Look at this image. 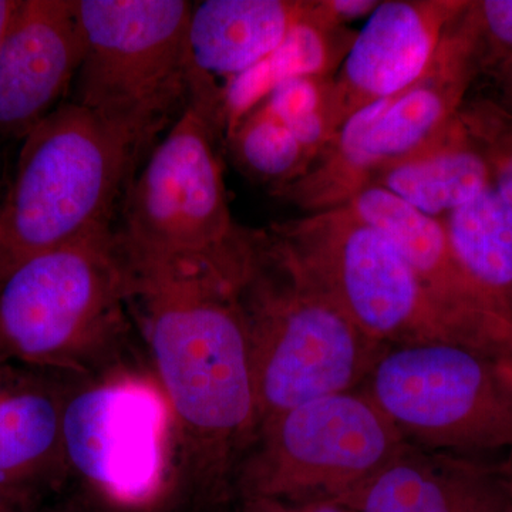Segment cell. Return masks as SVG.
<instances>
[{"instance_id": "cell-17", "label": "cell", "mask_w": 512, "mask_h": 512, "mask_svg": "<svg viewBox=\"0 0 512 512\" xmlns=\"http://www.w3.org/2000/svg\"><path fill=\"white\" fill-rule=\"evenodd\" d=\"M370 185L392 192L429 217L444 220L490 190L491 178L457 113L429 143L383 168Z\"/></svg>"}, {"instance_id": "cell-18", "label": "cell", "mask_w": 512, "mask_h": 512, "mask_svg": "<svg viewBox=\"0 0 512 512\" xmlns=\"http://www.w3.org/2000/svg\"><path fill=\"white\" fill-rule=\"evenodd\" d=\"M357 32L333 28L312 15V0L305 18L284 42L247 72L220 86L224 133L251 113L279 84L303 76H335L355 42Z\"/></svg>"}, {"instance_id": "cell-25", "label": "cell", "mask_w": 512, "mask_h": 512, "mask_svg": "<svg viewBox=\"0 0 512 512\" xmlns=\"http://www.w3.org/2000/svg\"><path fill=\"white\" fill-rule=\"evenodd\" d=\"M380 3V0H312V15L333 28H349L353 20L369 19Z\"/></svg>"}, {"instance_id": "cell-27", "label": "cell", "mask_w": 512, "mask_h": 512, "mask_svg": "<svg viewBox=\"0 0 512 512\" xmlns=\"http://www.w3.org/2000/svg\"><path fill=\"white\" fill-rule=\"evenodd\" d=\"M485 77L493 82L494 94L491 97L503 104L505 109L512 111V60L501 64Z\"/></svg>"}, {"instance_id": "cell-24", "label": "cell", "mask_w": 512, "mask_h": 512, "mask_svg": "<svg viewBox=\"0 0 512 512\" xmlns=\"http://www.w3.org/2000/svg\"><path fill=\"white\" fill-rule=\"evenodd\" d=\"M466 18L481 76L512 60V0H468Z\"/></svg>"}, {"instance_id": "cell-8", "label": "cell", "mask_w": 512, "mask_h": 512, "mask_svg": "<svg viewBox=\"0 0 512 512\" xmlns=\"http://www.w3.org/2000/svg\"><path fill=\"white\" fill-rule=\"evenodd\" d=\"M406 443L362 390L320 397L259 424L239 464L235 501L348 505Z\"/></svg>"}, {"instance_id": "cell-11", "label": "cell", "mask_w": 512, "mask_h": 512, "mask_svg": "<svg viewBox=\"0 0 512 512\" xmlns=\"http://www.w3.org/2000/svg\"><path fill=\"white\" fill-rule=\"evenodd\" d=\"M271 231L369 338L387 348L454 343L406 259L348 208L306 214Z\"/></svg>"}, {"instance_id": "cell-3", "label": "cell", "mask_w": 512, "mask_h": 512, "mask_svg": "<svg viewBox=\"0 0 512 512\" xmlns=\"http://www.w3.org/2000/svg\"><path fill=\"white\" fill-rule=\"evenodd\" d=\"M113 229L43 252L0 282V363L92 376L136 357Z\"/></svg>"}, {"instance_id": "cell-5", "label": "cell", "mask_w": 512, "mask_h": 512, "mask_svg": "<svg viewBox=\"0 0 512 512\" xmlns=\"http://www.w3.org/2000/svg\"><path fill=\"white\" fill-rule=\"evenodd\" d=\"M222 131L218 107L192 99L150 151L114 222L126 264L235 268L244 261L254 231L229 210L217 150Z\"/></svg>"}, {"instance_id": "cell-29", "label": "cell", "mask_w": 512, "mask_h": 512, "mask_svg": "<svg viewBox=\"0 0 512 512\" xmlns=\"http://www.w3.org/2000/svg\"><path fill=\"white\" fill-rule=\"evenodd\" d=\"M19 0H0V50L8 35L10 23L18 8Z\"/></svg>"}, {"instance_id": "cell-2", "label": "cell", "mask_w": 512, "mask_h": 512, "mask_svg": "<svg viewBox=\"0 0 512 512\" xmlns=\"http://www.w3.org/2000/svg\"><path fill=\"white\" fill-rule=\"evenodd\" d=\"M238 298L247 323L258 426L303 403L360 389L389 349L357 328L271 229L255 232Z\"/></svg>"}, {"instance_id": "cell-30", "label": "cell", "mask_w": 512, "mask_h": 512, "mask_svg": "<svg viewBox=\"0 0 512 512\" xmlns=\"http://www.w3.org/2000/svg\"><path fill=\"white\" fill-rule=\"evenodd\" d=\"M0 512H20V511L18 510V508L13 507V505L6 503L5 500H2V498H0Z\"/></svg>"}, {"instance_id": "cell-9", "label": "cell", "mask_w": 512, "mask_h": 512, "mask_svg": "<svg viewBox=\"0 0 512 512\" xmlns=\"http://www.w3.org/2000/svg\"><path fill=\"white\" fill-rule=\"evenodd\" d=\"M413 446L512 454V360L437 342L389 348L360 387Z\"/></svg>"}, {"instance_id": "cell-15", "label": "cell", "mask_w": 512, "mask_h": 512, "mask_svg": "<svg viewBox=\"0 0 512 512\" xmlns=\"http://www.w3.org/2000/svg\"><path fill=\"white\" fill-rule=\"evenodd\" d=\"M468 0H387L357 32L333 77L336 119L396 96L423 76Z\"/></svg>"}, {"instance_id": "cell-28", "label": "cell", "mask_w": 512, "mask_h": 512, "mask_svg": "<svg viewBox=\"0 0 512 512\" xmlns=\"http://www.w3.org/2000/svg\"><path fill=\"white\" fill-rule=\"evenodd\" d=\"M32 512H106L82 494L67 495L62 500L46 503Z\"/></svg>"}, {"instance_id": "cell-1", "label": "cell", "mask_w": 512, "mask_h": 512, "mask_svg": "<svg viewBox=\"0 0 512 512\" xmlns=\"http://www.w3.org/2000/svg\"><path fill=\"white\" fill-rule=\"evenodd\" d=\"M124 268L131 322L173 414L177 505L228 512L239 464L258 430L241 272L210 265Z\"/></svg>"}, {"instance_id": "cell-26", "label": "cell", "mask_w": 512, "mask_h": 512, "mask_svg": "<svg viewBox=\"0 0 512 512\" xmlns=\"http://www.w3.org/2000/svg\"><path fill=\"white\" fill-rule=\"evenodd\" d=\"M229 512H356L336 503H292L271 497L238 498Z\"/></svg>"}, {"instance_id": "cell-6", "label": "cell", "mask_w": 512, "mask_h": 512, "mask_svg": "<svg viewBox=\"0 0 512 512\" xmlns=\"http://www.w3.org/2000/svg\"><path fill=\"white\" fill-rule=\"evenodd\" d=\"M187 0H76L86 52L73 103L150 154L190 106L200 74L192 63Z\"/></svg>"}, {"instance_id": "cell-4", "label": "cell", "mask_w": 512, "mask_h": 512, "mask_svg": "<svg viewBox=\"0 0 512 512\" xmlns=\"http://www.w3.org/2000/svg\"><path fill=\"white\" fill-rule=\"evenodd\" d=\"M141 157L70 100L37 124L0 200V282L33 256L111 231Z\"/></svg>"}, {"instance_id": "cell-21", "label": "cell", "mask_w": 512, "mask_h": 512, "mask_svg": "<svg viewBox=\"0 0 512 512\" xmlns=\"http://www.w3.org/2000/svg\"><path fill=\"white\" fill-rule=\"evenodd\" d=\"M225 143L239 170L272 191L295 183L313 163L291 131L262 106L229 130Z\"/></svg>"}, {"instance_id": "cell-22", "label": "cell", "mask_w": 512, "mask_h": 512, "mask_svg": "<svg viewBox=\"0 0 512 512\" xmlns=\"http://www.w3.org/2000/svg\"><path fill=\"white\" fill-rule=\"evenodd\" d=\"M333 77L303 76L286 80L259 104L291 131L313 161L332 143L340 128Z\"/></svg>"}, {"instance_id": "cell-31", "label": "cell", "mask_w": 512, "mask_h": 512, "mask_svg": "<svg viewBox=\"0 0 512 512\" xmlns=\"http://www.w3.org/2000/svg\"><path fill=\"white\" fill-rule=\"evenodd\" d=\"M505 352H507L508 359L512 360V323L510 328V335H508L507 340V349H505Z\"/></svg>"}, {"instance_id": "cell-12", "label": "cell", "mask_w": 512, "mask_h": 512, "mask_svg": "<svg viewBox=\"0 0 512 512\" xmlns=\"http://www.w3.org/2000/svg\"><path fill=\"white\" fill-rule=\"evenodd\" d=\"M342 207L377 229L402 254L456 345L507 357L511 326L488 309L468 281L443 221L377 185H367Z\"/></svg>"}, {"instance_id": "cell-10", "label": "cell", "mask_w": 512, "mask_h": 512, "mask_svg": "<svg viewBox=\"0 0 512 512\" xmlns=\"http://www.w3.org/2000/svg\"><path fill=\"white\" fill-rule=\"evenodd\" d=\"M464 10L448 26L423 76L346 120L309 170L279 190V200L308 214L342 207L379 171L429 143L457 116L481 77Z\"/></svg>"}, {"instance_id": "cell-7", "label": "cell", "mask_w": 512, "mask_h": 512, "mask_svg": "<svg viewBox=\"0 0 512 512\" xmlns=\"http://www.w3.org/2000/svg\"><path fill=\"white\" fill-rule=\"evenodd\" d=\"M62 437L70 480L106 512H158L177 505L173 414L150 366L136 357L74 376Z\"/></svg>"}, {"instance_id": "cell-14", "label": "cell", "mask_w": 512, "mask_h": 512, "mask_svg": "<svg viewBox=\"0 0 512 512\" xmlns=\"http://www.w3.org/2000/svg\"><path fill=\"white\" fill-rule=\"evenodd\" d=\"M73 375L0 363V498L32 512L70 480L64 404Z\"/></svg>"}, {"instance_id": "cell-13", "label": "cell", "mask_w": 512, "mask_h": 512, "mask_svg": "<svg viewBox=\"0 0 512 512\" xmlns=\"http://www.w3.org/2000/svg\"><path fill=\"white\" fill-rule=\"evenodd\" d=\"M84 52L76 0H19L0 50V137L28 136L62 106Z\"/></svg>"}, {"instance_id": "cell-20", "label": "cell", "mask_w": 512, "mask_h": 512, "mask_svg": "<svg viewBox=\"0 0 512 512\" xmlns=\"http://www.w3.org/2000/svg\"><path fill=\"white\" fill-rule=\"evenodd\" d=\"M407 512H512V454L423 448Z\"/></svg>"}, {"instance_id": "cell-23", "label": "cell", "mask_w": 512, "mask_h": 512, "mask_svg": "<svg viewBox=\"0 0 512 512\" xmlns=\"http://www.w3.org/2000/svg\"><path fill=\"white\" fill-rule=\"evenodd\" d=\"M458 119L487 164L491 188L512 208V111L491 96L467 97Z\"/></svg>"}, {"instance_id": "cell-19", "label": "cell", "mask_w": 512, "mask_h": 512, "mask_svg": "<svg viewBox=\"0 0 512 512\" xmlns=\"http://www.w3.org/2000/svg\"><path fill=\"white\" fill-rule=\"evenodd\" d=\"M443 221L458 265L495 316L512 323V208L490 188Z\"/></svg>"}, {"instance_id": "cell-16", "label": "cell", "mask_w": 512, "mask_h": 512, "mask_svg": "<svg viewBox=\"0 0 512 512\" xmlns=\"http://www.w3.org/2000/svg\"><path fill=\"white\" fill-rule=\"evenodd\" d=\"M309 6L311 0L194 3L188 37L195 70L214 82L247 72L284 42Z\"/></svg>"}]
</instances>
